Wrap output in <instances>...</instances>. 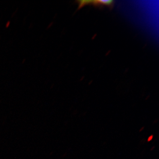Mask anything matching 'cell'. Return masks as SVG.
<instances>
[{
  "instance_id": "6da1fadb",
  "label": "cell",
  "mask_w": 159,
  "mask_h": 159,
  "mask_svg": "<svg viewBox=\"0 0 159 159\" xmlns=\"http://www.w3.org/2000/svg\"><path fill=\"white\" fill-rule=\"evenodd\" d=\"M114 1L111 0H98V1H90V4L98 7L101 8L106 6L110 8H112L114 5Z\"/></svg>"
}]
</instances>
